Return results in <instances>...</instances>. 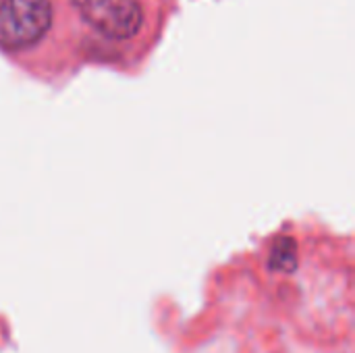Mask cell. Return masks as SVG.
Returning <instances> with one entry per match:
<instances>
[{
  "label": "cell",
  "mask_w": 355,
  "mask_h": 353,
  "mask_svg": "<svg viewBox=\"0 0 355 353\" xmlns=\"http://www.w3.org/2000/svg\"><path fill=\"white\" fill-rule=\"evenodd\" d=\"M52 23L50 0H4L0 4V46L23 50L44 37Z\"/></svg>",
  "instance_id": "6da1fadb"
},
{
  "label": "cell",
  "mask_w": 355,
  "mask_h": 353,
  "mask_svg": "<svg viewBox=\"0 0 355 353\" xmlns=\"http://www.w3.org/2000/svg\"><path fill=\"white\" fill-rule=\"evenodd\" d=\"M73 4L85 23L112 40L133 37L144 21L135 0H73Z\"/></svg>",
  "instance_id": "7a4b0ae2"
},
{
  "label": "cell",
  "mask_w": 355,
  "mask_h": 353,
  "mask_svg": "<svg viewBox=\"0 0 355 353\" xmlns=\"http://www.w3.org/2000/svg\"><path fill=\"white\" fill-rule=\"evenodd\" d=\"M295 260H297V254H295L293 241L281 239V241L272 248L270 266H272L275 270H293V268H295Z\"/></svg>",
  "instance_id": "3957f363"
}]
</instances>
